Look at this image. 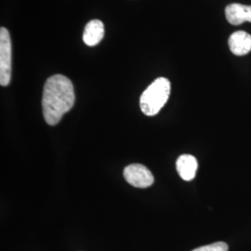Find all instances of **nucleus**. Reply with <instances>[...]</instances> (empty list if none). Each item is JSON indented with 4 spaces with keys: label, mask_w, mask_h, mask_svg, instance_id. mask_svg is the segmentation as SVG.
<instances>
[{
    "label": "nucleus",
    "mask_w": 251,
    "mask_h": 251,
    "mask_svg": "<svg viewBox=\"0 0 251 251\" xmlns=\"http://www.w3.org/2000/svg\"><path fill=\"white\" fill-rule=\"evenodd\" d=\"M11 79V40L9 31L0 29V84L8 86Z\"/></svg>",
    "instance_id": "7ed1b4c3"
},
{
    "label": "nucleus",
    "mask_w": 251,
    "mask_h": 251,
    "mask_svg": "<svg viewBox=\"0 0 251 251\" xmlns=\"http://www.w3.org/2000/svg\"><path fill=\"white\" fill-rule=\"evenodd\" d=\"M228 45L232 53L244 56L251 51V36L245 31H237L231 35Z\"/></svg>",
    "instance_id": "423d86ee"
},
{
    "label": "nucleus",
    "mask_w": 251,
    "mask_h": 251,
    "mask_svg": "<svg viewBox=\"0 0 251 251\" xmlns=\"http://www.w3.org/2000/svg\"><path fill=\"white\" fill-rule=\"evenodd\" d=\"M198 168L197 158L191 154H181L176 162V169L179 177L186 181L196 177Z\"/></svg>",
    "instance_id": "0eeeda50"
},
{
    "label": "nucleus",
    "mask_w": 251,
    "mask_h": 251,
    "mask_svg": "<svg viewBox=\"0 0 251 251\" xmlns=\"http://www.w3.org/2000/svg\"><path fill=\"white\" fill-rule=\"evenodd\" d=\"M104 36V25L99 20H92L85 27L83 41L86 45L93 47L99 44Z\"/></svg>",
    "instance_id": "6e6552de"
},
{
    "label": "nucleus",
    "mask_w": 251,
    "mask_h": 251,
    "mask_svg": "<svg viewBox=\"0 0 251 251\" xmlns=\"http://www.w3.org/2000/svg\"><path fill=\"white\" fill-rule=\"evenodd\" d=\"M75 103V90L71 80L63 75H54L46 81L42 108L45 121L50 126L57 125L64 114Z\"/></svg>",
    "instance_id": "f257e3e1"
},
{
    "label": "nucleus",
    "mask_w": 251,
    "mask_h": 251,
    "mask_svg": "<svg viewBox=\"0 0 251 251\" xmlns=\"http://www.w3.org/2000/svg\"><path fill=\"white\" fill-rule=\"evenodd\" d=\"M229 247L225 242H216L207 246H203L192 251H228Z\"/></svg>",
    "instance_id": "1a4fd4ad"
},
{
    "label": "nucleus",
    "mask_w": 251,
    "mask_h": 251,
    "mask_svg": "<svg viewBox=\"0 0 251 251\" xmlns=\"http://www.w3.org/2000/svg\"><path fill=\"white\" fill-rule=\"evenodd\" d=\"M171 94V82L168 78L159 77L144 90L140 99V106L148 117L159 113L168 101Z\"/></svg>",
    "instance_id": "f03ea898"
},
{
    "label": "nucleus",
    "mask_w": 251,
    "mask_h": 251,
    "mask_svg": "<svg viewBox=\"0 0 251 251\" xmlns=\"http://www.w3.org/2000/svg\"><path fill=\"white\" fill-rule=\"evenodd\" d=\"M124 177L129 184L138 188H147L152 185L154 180L152 172L141 164L126 166L124 170Z\"/></svg>",
    "instance_id": "20e7f679"
},
{
    "label": "nucleus",
    "mask_w": 251,
    "mask_h": 251,
    "mask_svg": "<svg viewBox=\"0 0 251 251\" xmlns=\"http://www.w3.org/2000/svg\"><path fill=\"white\" fill-rule=\"evenodd\" d=\"M227 21L233 25H240L245 22L251 23V6L233 3L225 8Z\"/></svg>",
    "instance_id": "39448f33"
}]
</instances>
